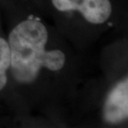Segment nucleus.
<instances>
[{"instance_id":"nucleus-1","label":"nucleus","mask_w":128,"mask_h":128,"mask_svg":"<svg viewBox=\"0 0 128 128\" xmlns=\"http://www.w3.org/2000/svg\"><path fill=\"white\" fill-rule=\"evenodd\" d=\"M48 33L37 20L20 22L9 34L10 68L20 83H31L37 78L41 68L59 71L65 65V54L60 50L47 51Z\"/></svg>"},{"instance_id":"nucleus-2","label":"nucleus","mask_w":128,"mask_h":128,"mask_svg":"<svg viewBox=\"0 0 128 128\" xmlns=\"http://www.w3.org/2000/svg\"><path fill=\"white\" fill-rule=\"evenodd\" d=\"M52 4L61 12H80L86 21L94 24H103L112 14L109 0H52Z\"/></svg>"},{"instance_id":"nucleus-4","label":"nucleus","mask_w":128,"mask_h":128,"mask_svg":"<svg viewBox=\"0 0 128 128\" xmlns=\"http://www.w3.org/2000/svg\"><path fill=\"white\" fill-rule=\"evenodd\" d=\"M10 66V50L8 43L0 38V91L7 84V71Z\"/></svg>"},{"instance_id":"nucleus-3","label":"nucleus","mask_w":128,"mask_h":128,"mask_svg":"<svg viewBox=\"0 0 128 128\" xmlns=\"http://www.w3.org/2000/svg\"><path fill=\"white\" fill-rule=\"evenodd\" d=\"M104 118L109 123H119L128 116V81L124 79L110 92L105 102Z\"/></svg>"}]
</instances>
